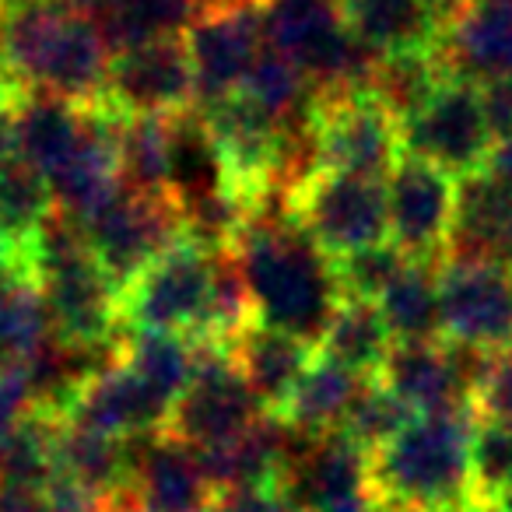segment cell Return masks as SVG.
I'll use <instances>...</instances> for the list:
<instances>
[{
    "instance_id": "6da1fadb",
    "label": "cell",
    "mask_w": 512,
    "mask_h": 512,
    "mask_svg": "<svg viewBox=\"0 0 512 512\" xmlns=\"http://www.w3.org/2000/svg\"><path fill=\"white\" fill-rule=\"evenodd\" d=\"M99 22L46 0H0V71L29 95L99 102L109 74Z\"/></svg>"
},
{
    "instance_id": "7a4b0ae2",
    "label": "cell",
    "mask_w": 512,
    "mask_h": 512,
    "mask_svg": "<svg viewBox=\"0 0 512 512\" xmlns=\"http://www.w3.org/2000/svg\"><path fill=\"white\" fill-rule=\"evenodd\" d=\"M474 407L418 414L400 435L372 453V488L383 512H470V442Z\"/></svg>"
},
{
    "instance_id": "3957f363",
    "label": "cell",
    "mask_w": 512,
    "mask_h": 512,
    "mask_svg": "<svg viewBox=\"0 0 512 512\" xmlns=\"http://www.w3.org/2000/svg\"><path fill=\"white\" fill-rule=\"evenodd\" d=\"M256 320L320 344L330 316L344 302L330 260L292 225L271 221L264 211L235 246Z\"/></svg>"
},
{
    "instance_id": "277c9868",
    "label": "cell",
    "mask_w": 512,
    "mask_h": 512,
    "mask_svg": "<svg viewBox=\"0 0 512 512\" xmlns=\"http://www.w3.org/2000/svg\"><path fill=\"white\" fill-rule=\"evenodd\" d=\"M302 120L313 165L320 169L386 183L404 158L400 120L369 88H316Z\"/></svg>"
},
{
    "instance_id": "5b68a950",
    "label": "cell",
    "mask_w": 512,
    "mask_h": 512,
    "mask_svg": "<svg viewBox=\"0 0 512 512\" xmlns=\"http://www.w3.org/2000/svg\"><path fill=\"white\" fill-rule=\"evenodd\" d=\"M285 218L320 249L341 260L390 239L383 179H362L334 169H306L285 193Z\"/></svg>"
},
{
    "instance_id": "8992f818",
    "label": "cell",
    "mask_w": 512,
    "mask_h": 512,
    "mask_svg": "<svg viewBox=\"0 0 512 512\" xmlns=\"http://www.w3.org/2000/svg\"><path fill=\"white\" fill-rule=\"evenodd\" d=\"M271 39L316 88H369L376 53L344 22L341 0H260Z\"/></svg>"
},
{
    "instance_id": "52a82bcc",
    "label": "cell",
    "mask_w": 512,
    "mask_h": 512,
    "mask_svg": "<svg viewBox=\"0 0 512 512\" xmlns=\"http://www.w3.org/2000/svg\"><path fill=\"white\" fill-rule=\"evenodd\" d=\"M221 158L225 186L249 211H264L288 158V123L260 109L242 92L197 106Z\"/></svg>"
},
{
    "instance_id": "ba28073f",
    "label": "cell",
    "mask_w": 512,
    "mask_h": 512,
    "mask_svg": "<svg viewBox=\"0 0 512 512\" xmlns=\"http://www.w3.org/2000/svg\"><path fill=\"white\" fill-rule=\"evenodd\" d=\"M214 288V256L193 242H176L130 285L120 288V323L130 334L193 337Z\"/></svg>"
},
{
    "instance_id": "9c48e42d",
    "label": "cell",
    "mask_w": 512,
    "mask_h": 512,
    "mask_svg": "<svg viewBox=\"0 0 512 512\" xmlns=\"http://www.w3.org/2000/svg\"><path fill=\"white\" fill-rule=\"evenodd\" d=\"M404 155L425 158L439 169L467 179L481 172L495 155V137L484 120L477 81L449 71L442 85L400 120Z\"/></svg>"
},
{
    "instance_id": "30bf717a",
    "label": "cell",
    "mask_w": 512,
    "mask_h": 512,
    "mask_svg": "<svg viewBox=\"0 0 512 512\" xmlns=\"http://www.w3.org/2000/svg\"><path fill=\"white\" fill-rule=\"evenodd\" d=\"M81 232L109 281L123 288L165 249L183 242V214L172 193H141L123 186L99 214L81 221Z\"/></svg>"
},
{
    "instance_id": "8fae6325",
    "label": "cell",
    "mask_w": 512,
    "mask_h": 512,
    "mask_svg": "<svg viewBox=\"0 0 512 512\" xmlns=\"http://www.w3.org/2000/svg\"><path fill=\"white\" fill-rule=\"evenodd\" d=\"M442 341L505 355L512 351V260L449 256L439 271Z\"/></svg>"
},
{
    "instance_id": "7c38bea8",
    "label": "cell",
    "mask_w": 512,
    "mask_h": 512,
    "mask_svg": "<svg viewBox=\"0 0 512 512\" xmlns=\"http://www.w3.org/2000/svg\"><path fill=\"white\" fill-rule=\"evenodd\" d=\"M193 344H197V376L172 407L165 435L190 449H211L249 432L264 418V407L239 376L232 351L221 344Z\"/></svg>"
},
{
    "instance_id": "4fadbf2b",
    "label": "cell",
    "mask_w": 512,
    "mask_h": 512,
    "mask_svg": "<svg viewBox=\"0 0 512 512\" xmlns=\"http://www.w3.org/2000/svg\"><path fill=\"white\" fill-rule=\"evenodd\" d=\"M386 211L390 239L411 260H449L460 211V179L425 158L404 155L386 179Z\"/></svg>"
},
{
    "instance_id": "5bb4252c",
    "label": "cell",
    "mask_w": 512,
    "mask_h": 512,
    "mask_svg": "<svg viewBox=\"0 0 512 512\" xmlns=\"http://www.w3.org/2000/svg\"><path fill=\"white\" fill-rule=\"evenodd\" d=\"M99 102L120 116H183L200 106L183 36L113 53Z\"/></svg>"
},
{
    "instance_id": "9a60e30c",
    "label": "cell",
    "mask_w": 512,
    "mask_h": 512,
    "mask_svg": "<svg viewBox=\"0 0 512 512\" xmlns=\"http://www.w3.org/2000/svg\"><path fill=\"white\" fill-rule=\"evenodd\" d=\"M281 491L306 512H383L372 488V453L341 428L302 442Z\"/></svg>"
},
{
    "instance_id": "2e32d148",
    "label": "cell",
    "mask_w": 512,
    "mask_h": 512,
    "mask_svg": "<svg viewBox=\"0 0 512 512\" xmlns=\"http://www.w3.org/2000/svg\"><path fill=\"white\" fill-rule=\"evenodd\" d=\"M267 39L271 32H267L264 8L256 0L200 11L183 36L193 74H197L200 106L239 92Z\"/></svg>"
},
{
    "instance_id": "e0dca14e",
    "label": "cell",
    "mask_w": 512,
    "mask_h": 512,
    "mask_svg": "<svg viewBox=\"0 0 512 512\" xmlns=\"http://www.w3.org/2000/svg\"><path fill=\"white\" fill-rule=\"evenodd\" d=\"M474 0H341L351 36L376 57L446 53Z\"/></svg>"
},
{
    "instance_id": "ac0fdd59",
    "label": "cell",
    "mask_w": 512,
    "mask_h": 512,
    "mask_svg": "<svg viewBox=\"0 0 512 512\" xmlns=\"http://www.w3.org/2000/svg\"><path fill=\"white\" fill-rule=\"evenodd\" d=\"M127 498L141 512H214L221 495L197 449L158 432L134 439V484Z\"/></svg>"
},
{
    "instance_id": "d6986e66",
    "label": "cell",
    "mask_w": 512,
    "mask_h": 512,
    "mask_svg": "<svg viewBox=\"0 0 512 512\" xmlns=\"http://www.w3.org/2000/svg\"><path fill=\"white\" fill-rule=\"evenodd\" d=\"M169 414V400L158 397L134 369L113 362L81 386L78 400L67 414V425L88 428V432L109 435V439H141V435L165 432Z\"/></svg>"
},
{
    "instance_id": "ffe728a7",
    "label": "cell",
    "mask_w": 512,
    "mask_h": 512,
    "mask_svg": "<svg viewBox=\"0 0 512 512\" xmlns=\"http://www.w3.org/2000/svg\"><path fill=\"white\" fill-rule=\"evenodd\" d=\"M232 362L253 397L260 400L264 414H278L306 369L316 362V344L295 337L288 330L253 323L239 341L232 344Z\"/></svg>"
},
{
    "instance_id": "44dd1931",
    "label": "cell",
    "mask_w": 512,
    "mask_h": 512,
    "mask_svg": "<svg viewBox=\"0 0 512 512\" xmlns=\"http://www.w3.org/2000/svg\"><path fill=\"white\" fill-rule=\"evenodd\" d=\"M88 120L92 113L81 102H67L57 95H29L15 109L18 155L36 165L46 179H53L81 151L88 137Z\"/></svg>"
},
{
    "instance_id": "7402d4cb",
    "label": "cell",
    "mask_w": 512,
    "mask_h": 512,
    "mask_svg": "<svg viewBox=\"0 0 512 512\" xmlns=\"http://www.w3.org/2000/svg\"><path fill=\"white\" fill-rule=\"evenodd\" d=\"M446 60L470 81L512 78V0H474L449 39Z\"/></svg>"
},
{
    "instance_id": "603a6c76",
    "label": "cell",
    "mask_w": 512,
    "mask_h": 512,
    "mask_svg": "<svg viewBox=\"0 0 512 512\" xmlns=\"http://www.w3.org/2000/svg\"><path fill=\"white\" fill-rule=\"evenodd\" d=\"M393 351V334L376 302L344 299L323 330L316 355L348 369L358 379H379Z\"/></svg>"
},
{
    "instance_id": "cb8c5ba5",
    "label": "cell",
    "mask_w": 512,
    "mask_h": 512,
    "mask_svg": "<svg viewBox=\"0 0 512 512\" xmlns=\"http://www.w3.org/2000/svg\"><path fill=\"white\" fill-rule=\"evenodd\" d=\"M362 383L365 379L351 376L348 369H341V365L316 355V362L309 365L306 376L299 379V386H295L292 397L285 400V407H281L278 414H271V418L285 421L292 432L320 439V435L341 428V421L348 418Z\"/></svg>"
},
{
    "instance_id": "d4e9b609",
    "label": "cell",
    "mask_w": 512,
    "mask_h": 512,
    "mask_svg": "<svg viewBox=\"0 0 512 512\" xmlns=\"http://www.w3.org/2000/svg\"><path fill=\"white\" fill-rule=\"evenodd\" d=\"M57 470L85 481L106 498H127L134 484V439H109L78 425H60Z\"/></svg>"
},
{
    "instance_id": "484cf974",
    "label": "cell",
    "mask_w": 512,
    "mask_h": 512,
    "mask_svg": "<svg viewBox=\"0 0 512 512\" xmlns=\"http://www.w3.org/2000/svg\"><path fill=\"white\" fill-rule=\"evenodd\" d=\"M446 260H407L404 271L376 302L397 344L442 341L439 271Z\"/></svg>"
},
{
    "instance_id": "4316f807",
    "label": "cell",
    "mask_w": 512,
    "mask_h": 512,
    "mask_svg": "<svg viewBox=\"0 0 512 512\" xmlns=\"http://www.w3.org/2000/svg\"><path fill=\"white\" fill-rule=\"evenodd\" d=\"M53 211H57L53 186L36 165L15 158L0 169V239L22 256L25 271H29L32 246H36L43 225L53 218Z\"/></svg>"
},
{
    "instance_id": "83f0119b",
    "label": "cell",
    "mask_w": 512,
    "mask_h": 512,
    "mask_svg": "<svg viewBox=\"0 0 512 512\" xmlns=\"http://www.w3.org/2000/svg\"><path fill=\"white\" fill-rule=\"evenodd\" d=\"M53 341L50 306L39 278L18 271L0 281V365H29Z\"/></svg>"
},
{
    "instance_id": "f1b7e54d",
    "label": "cell",
    "mask_w": 512,
    "mask_h": 512,
    "mask_svg": "<svg viewBox=\"0 0 512 512\" xmlns=\"http://www.w3.org/2000/svg\"><path fill=\"white\" fill-rule=\"evenodd\" d=\"M120 362L134 369L172 407L197 376V344L186 334H123Z\"/></svg>"
},
{
    "instance_id": "f546056e",
    "label": "cell",
    "mask_w": 512,
    "mask_h": 512,
    "mask_svg": "<svg viewBox=\"0 0 512 512\" xmlns=\"http://www.w3.org/2000/svg\"><path fill=\"white\" fill-rule=\"evenodd\" d=\"M123 183L141 193H172V116H123Z\"/></svg>"
},
{
    "instance_id": "4dcf8cb0",
    "label": "cell",
    "mask_w": 512,
    "mask_h": 512,
    "mask_svg": "<svg viewBox=\"0 0 512 512\" xmlns=\"http://www.w3.org/2000/svg\"><path fill=\"white\" fill-rule=\"evenodd\" d=\"M200 8L193 0H116L99 18L109 50L120 53L130 46L158 43V39L186 36Z\"/></svg>"
},
{
    "instance_id": "1f68e13d",
    "label": "cell",
    "mask_w": 512,
    "mask_h": 512,
    "mask_svg": "<svg viewBox=\"0 0 512 512\" xmlns=\"http://www.w3.org/2000/svg\"><path fill=\"white\" fill-rule=\"evenodd\" d=\"M239 92L285 123H288V116L299 113V109L306 113L309 99H313V95H309V78L302 74V67L295 64L274 39L264 43V50H260L253 71H249L246 85H242Z\"/></svg>"
},
{
    "instance_id": "d6a6232c",
    "label": "cell",
    "mask_w": 512,
    "mask_h": 512,
    "mask_svg": "<svg viewBox=\"0 0 512 512\" xmlns=\"http://www.w3.org/2000/svg\"><path fill=\"white\" fill-rule=\"evenodd\" d=\"M414 418H418V411H414L411 404H404L383 379H365L355 404H351L348 418L341 421V432L351 435L362 449L376 453L393 435L404 432Z\"/></svg>"
},
{
    "instance_id": "836d02e7",
    "label": "cell",
    "mask_w": 512,
    "mask_h": 512,
    "mask_svg": "<svg viewBox=\"0 0 512 512\" xmlns=\"http://www.w3.org/2000/svg\"><path fill=\"white\" fill-rule=\"evenodd\" d=\"M407 260L411 256L393 239H386L376 242V246L358 249V253L341 256V260H330V267H334L337 288H341L344 299L379 302L386 288L393 285V278L407 267Z\"/></svg>"
},
{
    "instance_id": "e575fe53",
    "label": "cell",
    "mask_w": 512,
    "mask_h": 512,
    "mask_svg": "<svg viewBox=\"0 0 512 512\" xmlns=\"http://www.w3.org/2000/svg\"><path fill=\"white\" fill-rule=\"evenodd\" d=\"M470 484L474 502L491 509L505 488H512V425L481 418L470 442Z\"/></svg>"
},
{
    "instance_id": "d590c367",
    "label": "cell",
    "mask_w": 512,
    "mask_h": 512,
    "mask_svg": "<svg viewBox=\"0 0 512 512\" xmlns=\"http://www.w3.org/2000/svg\"><path fill=\"white\" fill-rule=\"evenodd\" d=\"M32 411V386L22 365H0V456Z\"/></svg>"
},
{
    "instance_id": "8d00e7d4",
    "label": "cell",
    "mask_w": 512,
    "mask_h": 512,
    "mask_svg": "<svg viewBox=\"0 0 512 512\" xmlns=\"http://www.w3.org/2000/svg\"><path fill=\"white\" fill-rule=\"evenodd\" d=\"M477 92H481L484 120H488L495 144L512 141V78L477 81Z\"/></svg>"
},
{
    "instance_id": "74e56055",
    "label": "cell",
    "mask_w": 512,
    "mask_h": 512,
    "mask_svg": "<svg viewBox=\"0 0 512 512\" xmlns=\"http://www.w3.org/2000/svg\"><path fill=\"white\" fill-rule=\"evenodd\" d=\"M18 155V134H15V109L0 106V169L11 165Z\"/></svg>"
},
{
    "instance_id": "f35d334b",
    "label": "cell",
    "mask_w": 512,
    "mask_h": 512,
    "mask_svg": "<svg viewBox=\"0 0 512 512\" xmlns=\"http://www.w3.org/2000/svg\"><path fill=\"white\" fill-rule=\"evenodd\" d=\"M18 271H25V264H22V256L15 253V249L8 246V242L0 239V281H8L11 274H18ZM29 274V271H25ZM36 278V274H32Z\"/></svg>"
},
{
    "instance_id": "ab89813d",
    "label": "cell",
    "mask_w": 512,
    "mask_h": 512,
    "mask_svg": "<svg viewBox=\"0 0 512 512\" xmlns=\"http://www.w3.org/2000/svg\"><path fill=\"white\" fill-rule=\"evenodd\" d=\"M22 102H25V92L8 78V74L0 71V106H4V109H18Z\"/></svg>"
},
{
    "instance_id": "60d3db41",
    "label": "cell",
    "mask_w": 512,
    "mask_h": 512,
    "mask_svg": "<svg viewBox=\"0 0 512 512\" xmlns=\"http://www.w3.org/2000/svg\"><path fill=\"white\" fill-rule=\"evenodd\" d=\"M200 11H211V8H232V4H253V0H193ZM260 4V0H256Z\"/></svg>"
},
{
    "instance_id": "b9f144b4",
    "label": "cell",
    "mask_w": 512,
    "mask_h": 512,
    "mask_svg": "<svg viewBox=\"0 0 512 512\" xmlns=\"http://www.w3.org/2000/svg\"><path fill=\"white\" fill-rule=\"evenodd\" d=\"M491 512H512V488H505L502 495L491 502Z\"/></svg>"
},
{
    "instance_id": "7bdbcfd3",
    "label": "cell",
    "mask_w": 512,
    "mask_h": 512,
    "mask_svg": "<svg viewBox=\"0 0 512 512\" xmlns=\"http://www.w3.org/2000/svg\"><path fill=\"white\" fill-rule=\"evenodd\" d=\"M106 512H141V509H137V505L134 502H130V498H116V502L113 505H109V509Z\"/></svg>"
},
{
    "instance_id": "ee69618b",
    "label": "cell",
    "mask_w": 512,
    "mask_h": 512,
    "mask_svg": "<svg viewBox=\"0 0 512 512\" xmlns=\"http://www.w3.org/2000/svg\"><path fill=\"white\" fill-rule=\"evenodd\" d=\"M470 512H491V509H470Z\"/></svg>"
}]
</instances>
